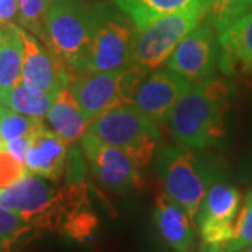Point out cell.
<instances>
[{
	"label": "cell",
	"instance_id": "6da1fadb",
	"mask_svg": "<svg viewBox=\"0 0 252 252\" xmlns=\"http://www.w3.org/2000/svg\"><path fill=\"white\" fill-rule=\"evenodd\" d=\"M228 107V86L221 79L210 77L192 84L181 95L167 122L182 146L205 149L223 140Z\"/></svg>",
	"mask_w": 252,
	"mask_h": 252
},
{
	"label": "cell",
	"instance_id": "7a4b0ae2",
	"mask_svg": "<svg viewBox=\"0 0 252 252\" xmlns=\"http://www.w3.org/2000/svg\"><path fill=\"white\" fill-rule=\"evenodd\" d=\"M98 17V6L83 0H52L45 14L44 44L70 73L86 72V62Z\"/></svg>",
	"mask_w": 252,
	"mask_h": 252
},
{
	"label": "cell",
	"instance_id": "3957f363",
	"mask_svg": "<svg viewBox=\"0 0 252 252\" xmlns=\"http://www.w3.org/2000/svg\"><path fill=\"white\" fill-rule=\"evenodd\" d=\"M89 130L126 153L139 168L147 167L161 143L156 122L133 104L118 102L94 122Z\"/></svg>",
	"mask_w": 252,
	"mask_h": 252
},
{
	"label": "cell",
	"instance_id": "277c9868",
	"mask_svg": "<svg viewBox=\"0 0 252 252\" xmlns=\"http://www.w3.org/2000/svg\"><path fill=\"white\" fill-rule=\"evenodd\" d=\"M158 174L165 195L195 219L212 185V171L187 146H168L158 157Z\"/></svg>",
	"mask_w": 252,
	"mask_h": 252
},
{
	"label": "cell",
	"instance_id": "5b68a950",
	"mask_svg": "<svg viewBox=\"0 0 252 252\" xmlns=\"http://www.w3.org/2000/svg\"><path fill=\"white\" fill-rule=\"evenodd\" d=\"M209 14V6L198 4L156 20L142 30H136L132 63L147 72L158 70L168 61L174 49Z\"/></svg>",
	"mask_w": 252,
	"mask_h": 252
},
{
	"label": "cell",
	"instance_id": "8992f818",
	"mask_svg": "<svg viewBox=\"0 0 252 252\" xmlns=\"http://www.w3.org/2000/svg\"><path fill=\"white\" fill-rule=\"evenodd\" d=\"M132 24L125 16L98 6L86 72H114L132 64L136 35Z\"/></svg>",
	"mask_w": 252,
	"mask_h": 252
},
{
	"label": "cell",
	"instance_id": "52a82bcc",
	"mask_svg": "<svg viewBox=\"0 0 252 252\" xmlns=\"http://www.w3.org/2000/svg\"><path fill=\"white\" fill-rule=\"evenodd\" d=\"M240 207L238 189L227 182H212L195 219L202 252H220L231 241Z\"/></svg>",
	"mask_w": 252,
	"mask_h": 252
},
{
	"label": "cell",
	"instance_id": "ba28073f",
	"mask_svg": "<svg viewBox=\"0 0 252 252\" xmlns=\"http://www.w3.org/2000/svg\"><path fill=\"white\" fill-rule=\"evenodd\" d=\"M220 59V45L215 24L205 18L174 49L165 67L192 84L215 76Z\"/></svg>",
	"mask_w": 252,
	"mask_h": 252
},
{
	"label": "cell",
	"instance_id": "9c48e42d",
	"mask_svg": "<svg viewBox=\"0 0 252 252\" xmlns=\"http://www.w3.org/2000/svg\"><path fill=\"white\" fill-rule=\"evenodd\" d=\"M80 143L91 171L107 188L125 193L143 185L139 167L118 147L104 142L90 130L81 137Z\"/></svg>",
	"mask_w": 252,
	"mask_h": 252
},
{
	"label": "cell",
	"instance_id": "30bf717a",
	"mask_svg": "<svg viewBox=\"0 0 252 252\" xmlns=\"http://www.w3.org/2000/svg\"><path fill=\"white\" fill-rule=\"evenodd\" d=\"M17 30L23 44L21 83L32 90L59 93L63 86H67L72 73L55 59L51 51L42 45L35 35L20 24Z\"/></svg>",
	"mask_w": 252,
	"mask_h": 252
},
{
	"label": "cell",
	"instance_id": "8fae6325",
	"mask_svg": "<svg viewBox=\"0 0 252 252\" xmlns=\"http://www.w3.org/2000/svg\"><path fill=\"white\" fill-rule=\"evenodd\" d=\"M190 86V81L167 67L154 70L140 84L133 105L156 124H164L168 121L175 102Z\"/></svg>",
	"mask_w": 252,
	"mask_h": 252
},
{
	"label": "cell",
	"instance_id": "7c38bea8",
	"mask_svg": "<svg viewBox=\"0 0 252 252\" xmlns=\"http://www.w3.org/2000/svg\"><path fill=\"white\" fill-rule=\"evenodd\" d=\"M119 72H76L69 80V89L80 105L89 126L111 107L121 102Z\"/></svg>",
	"mask_w": 252,
	"mask_h": 252
},
{
	"label": "cell",
	"instance_id": "4fadbf2b",
	"mask_svg": "<svg viewBox=\"0 0 252 252\" xmlns=\"http://www.w3.org/2000/svg\"><path fill=\"white\" fill-rule=\"evenodd\" d=\"M69 144L42 122L30 136L26 167L30 174L58 182L67 167Z\"/></svg>",
	"mask_w": 252,
	"mask_h": 252
},
{
	"label": "cell",
	"instance_id": "5bb4252c",
	"mask_svg": "<svg viewBox=\"0 0 252 252\" xmlns=\"http://www.w3.org/2000/svg\"><path fill=\"white\" fill-rule=\"evenodd\" d=\"M219 66L227 74L252 70V11L217 27Z\"/></svg>",
	"mask_w": 252,
	"mask_h": 252
},
{
	"label": "cell",
	"instance_id": "9a60e30c",
	"mask_svg": "<svg viewBox=\"0 0 252 252\" xmlns=\"http://www.w3.org/2000/svg\"><path fill=\"white\" fill-rule=\"evenodd\" d=\"M154 220L164 241L175 252H193L195 228L188 213L174 203L167 195H160L156 202Z\"/></svg>",
	"mask_w": 252,
	"mask_h": 252
},
{
	"label": "cell",
	"instance_id": "2e32d148",
	"mask_svg": "<svg viewBox=\"0 0 252 252\" xmlns=\"http://www.w3.org/2000/svg\"><path fill=\"white\" fill-rule=\"evenodd\" d=\"M46 119L51 129L67 144L80 142L89 127V122L69 86H63L59 90L46 114Z\"/></svg>",
	"mask_w": 252,
	"mask_h": 252
},
{
	"label": "cell",
	"instance_id": "e0dca14e",
	"mask_svg": "<svg viewBox=\"0 0 252 252\" xmlns=\"http://www.w3.org/2000/svg\"><path fill=\"white\" fill-rule=\"evenodd\" d=\"M118 9L129 18L136 30H142L158 18L192 6L205 4L210 9V0H114Z\"/></svg>",
	"mask_w": 252,
	"mask_h": 252
},
{
	"label": "cell",
	"instance_id": "ac0fdd59",
	"mask_svg": "<svg viewBox=\"0 0 252 252\" xmlns=\"http://www.w3.org/2000/svg\"><path fill=\"white\" fill-rule=\"evenodd\" d=\"M17 26L3 27V36L0 39V91L9 90L21 83L23 44Z\"/></svg>",
	"mask_w": 252,
	"mask_h": 252
},
{
	"label": "cell",
	"instance_id": "d6986e66",
	"mask_svg": "<svg viewBox=\"0 0 252 252\" xmlns=\"http://www.w3.org/2000/svg\"><path fill=\"white\" fill-rule=\"evenodd\" d=\"M56 95L58 93H42L18 83L9 90L0 91V102L18 114L42 119L46 117Z\"/></svg>",
	"mask_w": 252,
	"mask_h": 252
},
{
	"label": "cell",
	"instance_id": "ffe728a7",
	"mask_svg": "<svg viewBox=\"0 0 252 252\" xmlns=\"http://www.w3.org/2000/svg\"><path fill=\"white\" fill-rule=\"evenodd\" d=\"M42 124V119L27 117L18 114L13 109L0 105V146L23 136H30L38 126Z\"/></svg>",
	"mask_w": 252,
	"mask_h": 252
},
{
	"label": "cell",
	"instance_id": "44dd1931",
	"mask_svg": "<svg viewBox=\"0 0 252 252\" xmlns=\"http://www.w3.org/2000/svg\"><path fill=\"white\" fill-rule=\"evenodd\" d=\"M18 24L44 42L48 0H17Z\"/></svg>",
	"mask_w": 252,
	"mask_h": 252
},
{
	"label": "cell",
	"instance_id": "7402d4cb",
	"mask_svg": "<svg viewBox=\"0 0 252 252\" xmlns=\"http://www.w3.org/2000/svg\"><path fill=\"white\" fill-rule=\"evenodd\" d=\"M252 244V189L244 202L235 220L234 237L220 252H238Z\"/></svg>",
	"mask_w": 252,
	"mask_h": 252
},
{
	"label": "cell",
	"instance_id": "603a6c76",
	"mask_svg": "<svg viewBox=\"0 0 252 252\" xmlns=\"http://www.w3.org/2000/svg\"><path fill=\"white\" fill-rule=\"evenodd\" d=\"M250 11H252V0H210L207 18L217 28Z\"/></svg>",
	"mask_w": 252,
	"mask_h": 252
},
{
	"label": "cell",
	"instance_id": "cb8c5ba5",
	"mask_svg": "<svg viewBox=\"0 0 252 252\" xmlns=\"http://www.w3.org/2000/svg\"><path fill=\"white\" fill-rule=\"evenodd\" d=\"M34 230V225L26 221L18 213L0 203V238L14 245Z\"/></svg>",
	"mask_w": 252,
	"mask_h": 252
},
{
	"label": "cell",
	"instance_id": "d4e9b609",
	"mask_svg": "<svg viewBox=\"0 0 252 252\" xmlns=\"http://www.w3.org/2000/svg\"><path fill=\"white\" fill-rule=\"evenodd\" d=\"M97 223L98 221L95 216L89 210H84L81 206L79 209H74L67 215L61 228L64 234L72 237L74 240H84L95 228Z\"/></svg>",
	"mask_w": 252,
	"mask_h": 252
},
{
	"label": "cell",
	"instance_id": "484cf974",
	"mask_svg": "<svg viewBox=\"0 0 252 252\" xmlns=\"http://www.w3.org/2000/svg\"><path fill=\"white\" fill-rule=\"evenodd\" d=\"M27 174L26 164L17 161L4 146H0V190L16 184Z\"/></svg>",
	"mask_w": 252,
	"mask_h": 252
},
{
	"label": "cell",
	"instance_id": "4316f807",
	"mask_svg": "<svg viewBox=\"0 0 252 252\" xmlns=\"http://www.w3.org/2000/svg\"><path fill=\"white\" fill-rule=\"evenodd\" d=\"M18 21L17 0H0V27L16 24Z\"/></svg>",
	"mask_w": 252,
	"mask_h": 252
},
{
	"label": "cell",
	"instance_id": "83f0119b",
	"mask_svg": "<svg viewBox=\"0 0 252 252\" xmlns=\"http://www.w3.org/2000/svg\"><path fill=\"white\" fill-rule=\"evenodd\" d=\"M30 136H23V137L10 140V142L4 144V147L9 150V153L17 161L23 162V164H26V157H27L28 147H30Z\"/></svg>",
	"mask_w": 252,
	"mask_h": 252
},
{
	"label": "cell",
	"instance_id": "f1b7e54d",
	"mask_svg": "<svg viewBox=\"0 0 252 252\" xmlns=\"http://www.w3.org/2000/svg\"><path fill=\"white\" fill-rule=\"evenodd\" d=\"M0 252H13V245L0 238Z\"/></svg>",
	"mask_w": 252,
	"mask_h": 252
},
{
	"label": "cell",
	"instance_id": "f546056e",
	"mask_svg": "<svg viewBox=\"0 0 252 252\" xmlns=\"http://www.w3.org/2000/svg\"><path fill=\"white\" fill-rule=\"evenodd\" d=\"M238 252H252V244L251 245H248V247H245L244 250H241V251Z\"/></svg>",
	"mask_w": 252,
	"mask_h": 252
},
{
	"label": "cell",
	"instance_id": "4dcf8cb0",
	"mask_svg": "<svg viewBox=\"0 0 252 252\" xmlns=\"http://www.w3.org/2000/svg\"><path fill=\"white\" fill-rule=\"evenodd\" d=\"M1 36H3V27H0V39H1Z\"/></svg>",
	"mask_w": 252,
	"mask_h": 252
},
{
	"label": "cell",
	"instance_id": "1f68e13d",
	"mask_svg": "<svg viewBox=\"0 0 252 252\" xmlns=\"http://www.w3.org/2000/svg\"><path fill=\"white\" fill-rule=\"evenodd\" d=\"M49 1H52V0H48V3H49Z\"/></svg>",
	"mask_w": 252,
	"mask_h": 252
},
{
	"label": "cell",
	"instance_id": "d6a6232c",
	"mask_svg": "<svg viewBox=\"0 0 252 252\" xmlns=\"http://www.w3.org/2000/svg\"><path fill=\"white\" fill-rule=\"evenodd\" d=\"M0 105H1V102H0Z\"/></svg>",
	"mask_w": 252,
	"mask_h": 252
}]
</instances>
